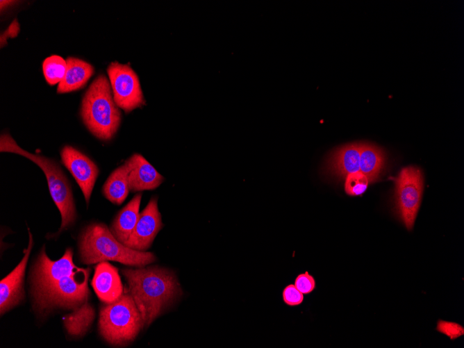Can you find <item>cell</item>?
I'll list each match as a JSON object with an SVG mask.
<instances>
[{"mask_svg":"<svg viewBox=\"0 0 464 348\" xmlns=\"http://www.w3.org/2000/svg\"><path fill=\"white\" fill-rule=\"evenodd\" d=\"M79 258L87 265L112 260L136 267H144L156 258L151 252L131 249L117 240L103 223H93L82 231L78 242Z\"/></svg>","mask_w":464,"mask_h":348,"instance_id":"3","label":"cell"},{"mask_svg":"<svg viewBox=\"0 0 464 348\" xmlns=\"http://www.w3.org/2000/svg\"><path fill=\"white\" fill-rule=\"evenodd\" d=\"M29 242L24 251V256L19 264L0 281V313L7 311L18 305L24 297V279L26 267L33 247V235L29 229Z\"/></svg>","mask_w":464,"mask_h":348,"instance_id":"11","label":"cell"},{"mask_svg":"<svg viewBox=\"0 0 464 348\" xmlns=\"http://www.w3.org/2000/svg\"><path fill=\"white\" fill-rule=\"evenodd\" d=\"M126 163L130 168L129 184L131 192L154 190L164 181L163 176L140 154H133Z\"/></svg>","mask_w":464,"mask_h":348,"instance_id":"13","label":"cell"},{"mask_svg":"<svg viewBox=\"0 0 464 348\" xmlns=\"http://www.w3.org/2000/svg\"><path fill=\"white\" fill-rule=\"evenodd\" d=\"M163 226L157 198L152 197L140 213L133 231L124 245L135 250L145 251L151 247Z\"/></svg>","mask_w":464,"mask_h":348,"instance_id":"10","label":"cell"},{"mask_svg":"<svg viewBox=\"0 0 464 348\" xmlns=\"http://www.w3.org/2000/svg\"><path fill=\"white\" fill-rule=\"evenodd\" d=\"M15 1H1L0 4H1V10H3V8H7L8 6H10L11 4L14 3Z\"/></svg>","mask_w":464,"mask_h":348,"instance_id":"26","label":"cell"},{"mask_svg":"<svg viewBox=\"0 0 464 348\" xmlns=\"http://www.w3.org/2000/svg\"><path fill=\"white\" fill-rule=\"evenodd\" d=\"M386 154L379 147L370 142H361L360 172L370 183L378 180L384 168Z\"/></svg>","mask_w":464,"mask_h":348,"instance_id":"17","label":"cell"},{"mask_svg":"<svg viewBox=\"0 0 464 348\" xmlns=\"http://www.w3.org/2000/svg\"><path fill=\"white\" fill-rule=\"evenodd\" d=\"M94 308L86 301L78 308L63 317L67 333L72 336L84 335L94 319Z\"/></svg>","mask_w":464,"mask_h":348,"instance_id":"19","label":"cell"},{"mask_svg":"<svg viewBox=\"0 0 464 348\" xmlns=\"http://www.w3.org/2000/svg\"><path fill=\"white\" fill-rule=\"evenodd\" d=\"M129 166L125 162L110 174L103 185V196L114 204H122L129 194Z\"/></svg>","mask_w":464,"mask_h":348,"instance_id":"18","label":"cell"},{"mask_svg":"<svg viewBox=\"0 0 464 348\" xmlns=\"http://www.w3.org/2000/svg\"><path fill=\"white\" fill-rule=\"evenodd\" d=\"M19 31V25L17 19H15L8 28L1 35V47L6 44L7 38H15Z\"/></svg>","mask_w":464,"mask_h":348,"instance_id":"25","label":"cell"},{"mask_svg":"<svg viewBox=\"0 0 464 348\" xmlns=\"http://www.w3.org/2000/svg\"><path fill=\"white\" fill-rule=\"evenodd\" d=\"M66 69V60L56 55L47 57L42 63L45 79L51 85L60 83L63 79Z\"/></svg>","mask_w":464,"mask_h":348,"instance_id":"20","label":"cell"},{"mask_svg":"<svg viewBox=\"0 0 464 348\" xmlns=\"http://www.w3.org/2000/svg\"><path fill=\"white\" fill-rule=\"evenodd\" d=\"M436 330L449 337L451 340H455L464 334V328L459 324L439 320L437 324Z\"/></svg>","mask_w":464,"mask_h":348,"instance_id":"22","label":"cell"},{"mask_svg":"<svg viewBox=\"0 0 464 348\" xmlns=\"http://www.w3.org/2000/svg\"><path fill=\"white\" fill-rule=\"evenodd\" d=\"M369 183L367 176L360 171L348 174L345 177V191L349 196H360L367 190Z\"/></svg>","mask_w":464,"mask_h":348,"instance_id":"21","label":"cell"},{"mask_svg":"<svg viewBox=\"0 0 464 348\" xmlns=\"http://www.w3.org/2000/svg\"><path fill=\"white\" fill-rule=\"evenodd\" d=\"M395 210L406 228L411 231L420 208L424 179L422 171L415 166L402 168L395 179Z\"/></svg>","mask_w":464,"mask_h":348,"instance_id":"7","label":"cell"},{"mask_svg":"<svg viewBox=\"0 0 464 348\" xmlns=\"http://www.w3.org/2000/svg\"><path fill=\"white\" fill-rule=\"evenodd\" d=\"M113 99L125 113H129L145 104L136 73L128 65L113 62L107 69Z\"/></svg>","mask_w":464,"mask_h":348,"instance_id":"8","label":"cell"},{"mask_svg":"<svg viewBox=\"0 0 464 348\" xmlns=\"http://www.w3.org/2000/svg\"><path fill=\"white\" fill-rule=\"evenodd\" d=\"M282 296L284 303L290 306H298L304 300V294L293 284L288 285L283 289Z\"/></svg>","mask_w":464,"mask_h":348,"instance_id":"23","label":"cell"},{"mask_svg":"<svg viewBox=\"0 0 464 348\" xmlns=\"http://www.w3.org/2000/svg\"><path fill=\"white\" fill-rule=\"evenodd\" d=\"M143 326L140 313L129 292L100 310L99 333L113 346H125L131 342Z\"/></svg>","mask_w":464,"mask_h":348,"instance_id":"6","label":"cell"},{"mask_svg":"<svg viewBox=\"0 0 464 348\" xmlns=\"http://www.w3.org/2000/svg\"><path fill=\"white\" fill-rule=\"evenodd\" d=\"M81 115L85 126L97 138L109 140L117 133L122 115L104 75L98 76L85 93Z\"/></svg>","mask_w":464,"mask_h":348,"instance_id":"4","label":"cell"},{"mask_svg":"<svg viewBox=\"0 0 464 348\" xmlns=\"http://www.w3.org/2000/svg\"><path fill=\"white\" fill-rule=\"evenodd\" d=\"M295 287L302 294H309L315 288V279L308 272L299 274L295 279Z\"/></svg>","mask_w":464,"mask_h":348,"instance_id":"24","label":"cell"},{"mask_svg":"<svg viewBox=\"0 0 464 348\" xmlns=\"http://www.w3.org/2000/svg\"><path fill=\"white\" fill-rule=\"evenodd\" d=\"M142 194L139 193L118 213L110 228L115 238L124 243L133 231L138 222Z\"/></svg>","mask_w":464,"mask_h":348,"instance_id":"15","label":"cell"},{"mask_svg":"<svg viewBox=\"0 0 464 348\" xmlns=\"http://www.w3.org/2000/svg\"><path fill=\"white\" fill-rule=\"evenodd\" d=\"M60 156L63 164L79 185L88 206L99 173L98 167L89 157L72 146H65Z\"/></svg>","mask_w":464,"mask_h":348,"instance_id":"9","label":"cell"},{"mask_svg":"<svg viewBox=\"0 0 464 348\" xmlns=\"http://www.w3.org/2000/svg\"><path fill=\"white\" fill-rule=\"evenodd\" d=\"M92 285L99 299L105 304L113 303L123 295V286L118 270L104 261L95 267Z\"/></svg>","mask_w":464,"mask_h":348,"instance_id":"12","label":"cell"},{"mask_svg":"<svg viewBox=\"0 0 464 348\" xmlns=\"http://www.w3.org/2000/svg\"><path fill=\"white\" fill-rule=\"evenodd\" d=\"M361 142L347 143L331 152L325 169L331 176L346 177L360 171Z\"/></svg>","mask_w":464,"mask_h":348,"instance_id":"14","label":"cell"},{"mask_svg":"<svg viewBox=\"0 0 464 348\" xmlns=\"http://www.w3.org/2000/svg\"><path fill=\"white\" fill-rule=\"evenodd\" d=\"M66 63L65 76L57 88V92L59 94L81 89L94 73L93 67L81 59L69 57L66 60Z\"/></svg>","mask_w":464,"mask_h":348,"instance_id":"16","label":"cell"},{"mask_svg":"<svg viewBox=\"0 0 464 348\" xmlns=\"http://www.w3.org/2000/svg\"><path fill=\"white\" fill-rule=\"evenodd\" d=\"M129 292L149 326L181 295L179 283L172 272L158 267L124 269Z\"/></svg>","mask_w":464,"mask_h":348,"instance_id":"2","label":"cell"},{"mask_svg":"<svg viewBox=\"0 0 464 348\" xmlns=\"http://www.w3.org/2000/svg\"><path fill=\"white\" fill-rule=\"evenodd\" d=\"M0 151L24 156L41 168L46 176L51 197L61 215V225L58 233L72 226L76 217L72 191L68 179L58 163L52 159L22 149L7 133L1 135Z\"/></svg>","mask_w":464,"mask_h":348,"instance_id":"5","label":"cell"},{"mask_svg":"<svg viewBox=\"0 0 464 348\" xmlns=\"http://www.w3.org/2000/svg\"><path fill=\"white\" fill-rule=\"evenodd\" d=\"M89 268L74 265L67 248L57 260H51L43 247L31 272L33 307L40 314L56 309L76 310L89 297Z\"/></svg>","mask_w":464,"mask_h":348,"instance_id":"1","label":"cell"}]
</instances>
